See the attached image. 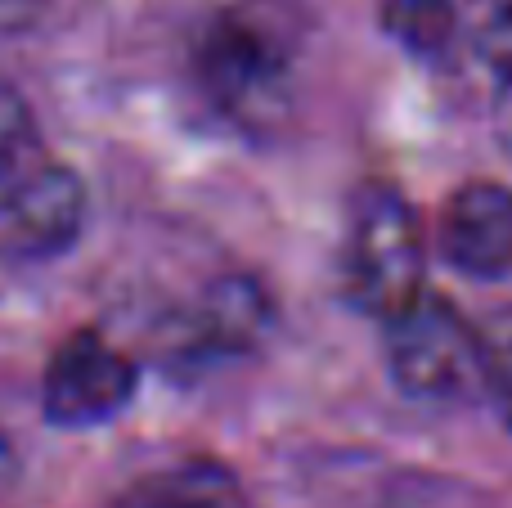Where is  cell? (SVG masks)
<instances>
[{"mask_svg": "<svg viewBox=\"0 0 512 508\" xmlns=\"http://www.w3.org/2000/svg\"><path fill=\"white\" fill-rule=\"evenodd\" d=\"M301 14L288 0H234L207 18L194 72L207 104L248 135L283 126L297 99Z\"/></svg>", "mask_w": 512, "mask_h": 508, "instance_id": "cell-1", "label": "cell"}, {"mask_svg": "<svg viewBox=\"0 0 512 508\" xmlns=\"http://www.w3.org/2000/svg\"><path fill=\"white\" fill-rule=\"evenodd\" d=\"M86 185L59 162L32 108L0 86V257L45 261L77 243Z\"/></svg>", "mask_w": 512, "mask_h": 508, "instance_id": "cell-2", "label": "cell"}, {"mask_svg": "<svg viewBox=\"0 0 512 508\" xmlns=\"http://www.w3.org/2000/svg\"><path fill=\"white\" fill-rule=\"evenodd\" d=\"M342 293L355 311L378 324L427 293L423 221L387 180H364L351 194L342 230Z\"/></svg>", "mask_w": 512, "mask_h": 508, "instance_id": "cell-3", "label": "cell"}, {"mask_svg": "<svg viewBox=\"0 0 512 508\" xmlns=\"http://www.w3.org/2000/svg\"><path fill=\"white\" fill-rule=\"evenodd\" d=\"M382 356L400 396L436 405H468L495 396L499 356L450 297L423 293L382 324Z\"/></svg>", "mask_w": 512, "mask_h": 508, "instance_id": "cell-4", "label": "cell"}, {"mask_svg": "<svg viewBox=\"0 0 512 508\" xmlns=\"http://www.w3.org/2000/svg\"><path fill=\"white\" fill-rule=\"evenodd\" d=\"M140 365L95 329H81L50 351L41 374V410L54 428H99L135 401Z\"/></svg>", "mask_w": 512, "mask_h": 508, "instance_id": "cell-5", "label": "cell"}, {"mask_svg": "<svg viewBox=\"0 0 512 508\" xmlns=\"http://www.w3.org/2000/svg\"><path fill=\"white\" fill-rule=\"evenodd\" d=\"M274 297L252 275H221L198 293V302L171 324V356L180 365H221L243 360L274 333Z\"/></svg>", "mask_w": 512, "mask_h": 508, "instance_id": "cell-6", "label": "cell"}, {"mask_svg": "<svg viewBox=\"0 0 512 508\" xmlns=\"http://www.w3.org/2000/svg\"><path fill=\"white\" fill-rule=\"evenodd\" d=\"M436 252L445 266L477 284L512 275V189L499 180H468L441 207Z\"/></svg>", "mask_w": 512, "mask_h": 508, "instance_id": "cell-7", "label": "cell"}, {"mask_svg": "<svg viewBox=\"0 0 512 508\" xmlns=\"http://www.w3.org/2000/svg\"><path fill=\"white\" fill-rule=\"evenodd\" d=\"M113 508H256L239 477L212 459H180L135 477Z\"/></svg>", "mask_w": 512, "mask_h": 508, "instance_id": "cell-8", "label": "cell"}, {"mask_svg": "<svg viewBox=\"0 0 512 508\" xmlns=\"http://www.w3.org/2000/svg\"><path fill=\"white\" fill-rule=\"evenodd\" d=\"M382 32L414 59H441L463 36V14L454 0H382Z\"/></svg>", "mask_w": 512, "mask_h": 508, "instance_id": "cell-9", "label": "cell"}, {"mask_svg": "<svg viewBox=\"0 0 512 508\" xmlns=\"http://www.w3.org/2000/svg\"><path fill=\"white\" fill-rule=\"evenodd\" d=\"M490 122H495L499 149L512 158V77L495 81V104H490Z\"/></svg>", "mask_w": 512, "mask_h": 508, "instance_id": "cell-10", "label": "cell"}, {"mask_svg": "<svg viewBox=\"0 0 512 508\" xmlns=\"http://www.w3.org/2000/svg\"><path fill=\"white\" fill-rule=\"evenodd\" d=\"M45 0H0V32H14V27H27L36 18Z\"/></svg>", "mask_w": 512, "mask_h": 508, "instance_id": "cell-11", "label": "cell"}, {"mask_svg": "<svg viewBox=\"0 0 512 508\" xmlns=\"http://www.w3.org/2000/svg\"><path fill=\"white\" fill-rule=\"evenodd\" d=\"M495 396H499V405H504L508 419H512V351H504V356H499V383H495Z\"/></svg>", "mask_w": 512, "mask_h": 508, "instance_id": "cell-12", "label": "cell"}, {"mask_svg": "<svg viewBox=\"0 0 512 508\" xmlns=\"http://www.w3.org/2000/svg\"><path fill=\"white\" fill-rule=\"evenodd\" d=\"M9 473H14V459H9L5 441H0V486H5V482H9Z\"/></svg>", "mask_w": 512, "mask_h": 508, "instance_id": "cell-13", "label": "cell"}]
</instances>
